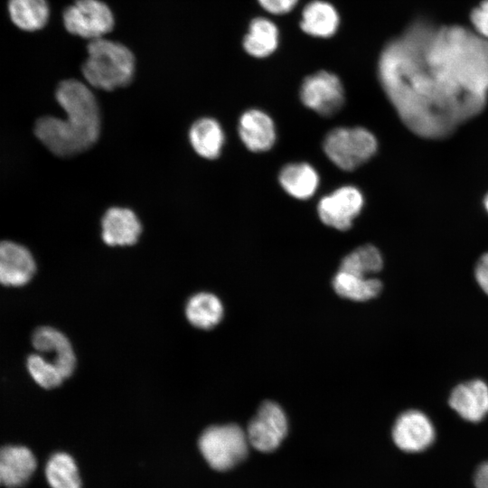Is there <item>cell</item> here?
Returning <instances> with one entry per match:
<instances>
[{
	"label": "cell",
	"mask_w": 488,
	"mask_h": 488,
	"mask_svg": "<svg viewBox=\"0 0 488 488\" xmlns=\"http://www.w3.org/2000/svg\"><path fill=\"white\" fill-rule=\"evenodd\" d=\"M378 74L409 130L445 138L486 106L488 40L460 25L417 21L386 45Z\"/></svg>",
	"instance_id": "obj_1"
},
{
	"label": "cell",
	"mask_w": 488,
	"mask_h": 488,
	"mask_svg": "<svg viewBox=\"0 0 488 488\" xmlns=\"http://www.w3.org/2000/svg\"><path fill=\"white\" fill-rule=\"evenodd\" d=\"M65 118L44 116L38 118L36 137L54 155L70 156L89 148L99 138L100 115L91 90L77 80L61 81L55 92Z\"/></svg>",
	"instance_id": "obj_2"
},
{
	"label": "cell",
	"mask_w": 488,
	"mask_h": 488,
	"mask_svg": "<svg viewBox=\"0 0 488 488\" xmlns=\"http://www.w3.org/2000/svg\"><path fill=\"white\" fill-rule=\"evenodd\" d=\"M88 57L82 66L87 81L95 88L113 90L127 85L135 73V57L120 42L99 38L87 48Z\"/></svg>",
	"instance_id": "obj_3"
},
{
	"label": "cell",
	"mask_w": 488,
	"mask_h": 488,
	"mask_svg": "<svg viewBox=\"0 0 488 488\" xmlns=\"http://www.w3.org/2000/svg\"><path fill=\"white\" fill-rule=\"evenodd\" d=\"M199 449L208 465L217 471H227L248 455L247 434L235 424L211 426L199 438Z\"/></svg>",
	"instance_id": "obj_4"
},
{
	"label": "cell",
	"mask_w": 488,
	"mask_h": 488,
	"mask_svg": "<svg viewBox=\"0 0 488 488\" xmlns=\"http://www.w3.org/2000/svg\"><path fill=\"white\" fill-rule=\"evenodd\" d=\"M377 149L378 142L374 135L360 127L334 128L324 140L327 157L345 171H352L367 162Z\"/></svg>",
	"instance_id": "obj_5"
},
{
	"label": "cell",
	"mask_w": 488,
	"mask_h": 488,
	"mask_svg": "<svg viewBox=\"0 0 488 488\" xmlns=\"http://www.w3.org/2000/svg\"><path fill=\"white\" fill-rule=\"evenodd\" d=\"M62 19L69 33L91 40L102 38L115 23L112 11L100 0H76L64 10Z\"/></svg>",
	"instance_id": "obj_6"
},
{
	"label": "cell",
	"mask_w": 488,
	"mask_h": 488,
	"mask_svg": "<svg viewBox=\"0 0 488 488\" xmlns=\"http://www.w3.org/2000/svg\"><path fill=\"white\" fill-rule=\"evenodd\" d=\"M300 99L305 107L321 116L330 117L343 105V87L335 74L325 70L317 71L304 80Z\"/></svg>",
	"instance_id": "obj_7"
},
{
	"label": "cell",
	"mask_w": 488,
	"mask_h": 488,
	"mask_svg": "<svg viewBox=\"0 0 488 488\" xmlns=\"http://www.w3.org/2000/svg\"><path fill=\"white\" fill-rule=\"evenodd\" d=\"M287 433V419L281 407L265 401L250 420L247 436L249 443L260 452H271L278 447Z\"/></svg>",
	"instance_id": "obj_8"
},
{
	"label": "cell",
	"mask_w": 488,
	"mask_h": 488,
	"mask_svg": "<svg viewBox=\"0 0 488 488\" xmlns=\"http://www.w3.org/2000/svg\"><path fill=\"white\" fill-rule=\"evenodd\" d=\"M363 206V196L354 186H343L323 197L317 206L320 220L339 230L351 228Z\"/></svg>",
	"instance_id": "obj_9"
},
{
	"label": "cell",
	"mask_w": 488,
	"mask_h": 488,
	"mask_svg": "<svg viewBox=\"0 0 488 488\" xmlns=\"http://www.w3.org/2000/svg\"><path fill=\"white\" fill-rule=\"evenodd\" d=\"M396 446L408 453H418L428 448L436 438L431 419L422 411L411 409L396 419L392 428Z\"/></svg>",
	"instance_id": "obj_10"
},
{
	"label": "cell",
	"mask_w": 488,
	"mask_h": 488,
	"mask_svg": "<svg viewBox=\"0 0 488 488\" xmlns=\"http://www.w3.org/2000/svg\"><path fill=\"white\" fill-rule=\"evenodd\" d=\"M36 262L32 252L23 245L0 241V285L19 288L29 284L36 272Z\"/></svg>",
	"instance_id": "obj_11"
},
{
	"label": "cell",
	"mask_w": 488,
	"mask_h": 488,
	"mask_svg": "<svg viewBox=\"0 0 488 488\" xmlns=\"http://www.w3.org/2000/svg\"><path fill=\"white\" fill-rule=\"evenodd\" d=\"M32 345L36 352L53 362L65 379L69 378L76 365V358L69 339L59 330L39 326L32 333Z\"/></svg>",
	"instance_id": "obj_12"
},
{
	"label": "cell",
	"mask_w": 488,
	"mask_h": 488,
	"mask_svg": "<svg viewBox=\"0 0 488 488\" xmlns=\"http://www.w3.org/2000/svg\"><path fill=\"white\" fill-rule=\"evenodd\" d=\"M448 404L463 419L480 422L488 415V385L479 379L462 382L451 391Z\"/></svg>",
	"instance_id": "obj_13"
},
{
	"label": "cell",
	"mask_w": 488,
	"mask_h": 488,
	"mask_svg": "<svg viewBox=\"0 0 488 488\" xmlns=\"http://www.w3.org/2000/svg\"><path fill=\"white\" fill-rule=\"evenodd\" d=\"M33 452L23 446H5L0 448V485L18 488L24 485L36 469Z\"/></svg>",
	"instance_id": "obj_14"
},
{
	"label": "cell",
	"mask_w": 488,
	"mask_h": 488,
	"mask_svg": "<svg viewBox=\"0 0 488 488\" xmlns=\"http://www.w3.org/2000/svg\"><path fill=\"white\" fill-rule=\"evenodd\" d=\"M101 237L109 246H127L135 244L142 230L136 215L129 209L112 207L101 221Z\"/></svg>",
	"instance_id": "obj_15"
},
{
	"label": "cell",
	"mask_w": 488,
	"mask_h": 488,
	"mask_svg": "<svg viewBox=\"0 0 488 488\" xmlns=\"http://www.w3.org/2000/svg\"><path fill=\"white\" fill-rule=\"evenodd\" d=\"M239 135L246 147L253 152L270 149L276 140L273 120L259 109H249L241 115Z\"/></svg>",
	"instance_id": "obj_16"
},
{
	"label": "cell",
	"mask_w": 488,
	"mask_h": 488,
	"mask_svg": "<svg viewBox=\"0 0 488 488\" xmlns=\"http://www.w3.org/2000/svg\"><path fill=\"white\" fill-rule=\"evenodd\" d=\"M339 23V14L331 4L315 0L305 6L300 27L311 36L328 38L336 33Z\"/></svg>",
	"instance_id": "obj_17"
},
{
	"label": "cell",
	"mask_w": 488,
	"mask_h": 488,
	"mask_svg": "<svg viewBox=\"0 0 488 488\" xmlns=\"http://www.w3.org/2000/svg\"><path fill=\"white\" fill-rule=\"evenodd\" d=\"M279 32L277 25L267 18H254L243 39V48L250 56L266 58L277 48Z\"/></svg>",
	"instance_id": "obj_18"
},
{
	"label": "cell",
	"mask_w": 488,
	"mask_h": 488,
	"mask_svg": "<svg viewBox=\"0 0 488 488\" xmlns=\"http://www.w3.org/2000/svg\"><path fill=\"white\" fill-rule=\"evenodd\" d=\"M278 178L281 186L289 195L301 200L311 197L319 183L316 171L306 163L286 164L280 171Z\"/></svg>",
	"instance_id": "obj_19"
},
{
	"label": "cell",
	"mask_w": 488,
	"mask_h": 488,
	"mask_svg": "<svg viewBox=\"0 0 488 488\" xmlns=\"http://www.w3.org/2000/svg\"><path fill=\"white\" fill-rule=\"evenodd\" d=\"M189 138L195 152L207 159L217 158L224 143L221 125L210 117L195 121L191 127Z\"/></svg>",
	"instance_id": "obj_20"
},
{
	"label": "cell",
	"mask_w": 488,
	"mask_h": 488,
	"mask_svg": "<svg viewBox=\"0 0 488 488\" xmlns=\"http://www.w3.org/2000/svg\"><path fill=\"white\" fill-rule=\"evenodd\" d=\"M7 8L12 22L29 32L43 28L50 16L46 0H9Z\"/></svg>",
	"instance_id": "obj_21"
},
{
	"label": "cell",
	"mask_w": 488,
	"mask_h": 488,
	"mask_svg": "<svg viewBox=\"0 0 488 488\" xmlns=\"http://www.w3.org/2000/svg\"><path fill=\"white\" fill-rule=\"evenodd\" d=\"M185 314L193 326L206 330L220 323L223 315V306L216 296L198 293L187 302Z\"/></svg>",
	"instance_id": "obj_22"
},
{
	"label": "cell",
	"mask_w": 488,
	"mask_h": 488,
	"mask_svg": "<svg viewBox=\"0 0 488 488\" xmlns=\"http://www.w3.org/2000/svg\"><path fill=\"white\" fill-rule=\"evenodd\" d=\"M334 291L341 296L354 300L366 301L377 296L382 288L377 278L361 277L339 270L333 279Z\"/></svg>",
	"instance_id": "obj_23"
},
{
	"label": "cell",
	"mask_w": 488,
	"mask_h": 488,
	"mask_svg": "<svg viewBox=\"0 0 488 488\" xmlns=\"http://www.w3.org/2000/svg\"><path fill=\"white\" fill-rule=\"evenodd\" d=\"M45 477L52 488H81L77 465L71 455L63 452L55 453L49 458Z\"/></svg>",
	"instance_id": "obj_24"
},
{
	"label": "cell",
	"mask_w": 488,
	"mask_h": 488,
	"mask_svg": "<svg viewBox=\"0 0 488 488\" xmlns=\"http://www.w3.org/2000/svg\"><path fill=\"white\" fill-rule=\"evenodd\" d=\"M383 265L380 252L372 245L357 248L343 258L339 270L368 277L380 271Z\"/></svg>",
	"instance_id": "obj_25"
},
{
	"label": "cell",
	"mask_w": 488,
	"mask_h": 488,
	"mask_svg": "<svg viewBox=\"0 0 488 488\" xmlns=\"http://www.w3.org/2000/svg\"><path fill=\"white\" fill-rule=\"evenodd\" d=\"M25 366L32 380L42 389L57 388L65 380L57 366L39 352L29 354Z\"/></svg>",
	"instance_id": "obj_26"
},
{
	"label": "cell",
	"mask_w": 488,
	"mask_h": 488,
	"mask_svg": "<svg viewBox=\"0 0 488 488\" xmlns=\"http://www.w3.org/2000/svg\"><path fill=\"white\" fill-rule=\"evenodd\" d=\"M470 19L476 33L488 39V0L483 1L472 11Z\"/></svg>",
	"instance_id": "obj_27"
},
{
	"label": "cell",
	"mask_w": 488,
	"mask_h": 488,
	"mask_svg": "<svg viewBox=\"0 0 488 488\" xmlns=\"http://www.w3.org/2000/svg\"><path fill=\"white\" fill-rule=\"evenodd\" d=\"M267 12L274 14H284L290 12L298 0H258Z\"/></svg>",
	"instance_id": "obj_28"
},
{
	"label": "cell",
	"mask_w": 488,
	"mask_h": 488,
	"mask_svg": "<svg viewBox=\"0 0 488 488\" xmlns=\"http://www.w3.org/2000/svg\"><path fill=\"white\" fill-rule=\"evenodd\" d=\"M474 277L480 288L488 296V252L478 259L474 267Z\"/></svg>",
	"instance_id": "obj_29"
},
{
	"label": "cell",
	"mask_w": 488,
	"mask_h": 488,
	"mask_svg": "<svg viewBox=\"0 0 488 488\" xmlns=\"http://www.w3.org/2000/svg\"><path fill=\"white\" fill-rule=\"evenodd\" d=\"M475 488H488V462L481 464L474 474Z\"/></svg>",
	"instance_id": "obj_30"
},
{
	"label": "cell",
	"mask_w": 488,
	"mask_h": 488,
	"mask_svg": "<svg viewBox=\"0 0 488 488\" xmlns=\"http://www.w3.org/2000/svg\"><path fill=\"white\" fill-rule=\"evenodd\" d=\"M483 206L486 211L488 212V193L485 195L483 199Z\"/></svg>",
	"instance_id": "obj_31"
}]
</instances>
